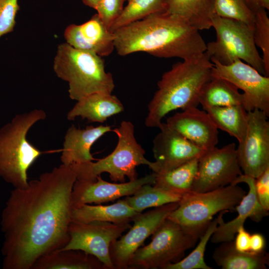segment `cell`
<instances>
[{
  "mask_svg": "<svg viewBox=\"0 0 269 269\" xmlns=\"http://www.w3.org/2000/svg\"><path fill=\"white\" fill-rule=\"evenodd\" d=\"M124 110L122 103L112 93H95L77 101L67 113V119L72 121L79 117L89 122L103 123Z\"/></svg>",
  "mask_w": 269,
  "mask_h": 269,
  "instance_id": "obj_21",
  "label": "cell"
},
{
  "mask_svg": "<svg viewBox=\"0 0 269 269\" xmlns=\"http://www.w3.org/2000/svg\"><path fill=\"white\" fill-rule=\"evenodd\" d=\"M19 9L18 0H0V38L13 30Z\"/></svg>",
  "mask_w": 269,
  "mask_h": 269,
  "instance_id": "obj_35",
  "label": "cell"
},
{
  "mask_svg": "<svg viewBox=\"0 0 269 269\" xmlns=\"http://www.w3.org/2000/svg\"><path fill=\"white\" fill-rule=\"evenodd\" d=\"M246 192L237 184H230L204 192L190 191L183 195L167 218L187 232L200 237L218 213L233 212Z\"/></svg>",
  "mask_w": 269,
  "mask_h": 269,
  "instance_id": "obj_7",
  "label": "cell"
},
{
  "mask_svg": "<svg viewBox=\"0 0 269 269\" xmlns=\"http://www.w3.org/2000/svg\"><path fill=\"white\" fill-rule=\"evenodd\" d=\"M205 111L218 129L235 137L238 142L244 139L247 128V111L242 106L214 107Z\"/></svg>",
  "mask_w": 269,
  "mask_h": 269,
  "instance_id": "obj_27",
  "label": "cell"
},
{
  "mask_svg": "<svg viewBox=\"0 0 269 269\" xmlns=\"http://www.w3.org/2000/svg\"><path fill=\"white\" fill-rule=\"evenodd\" d=\"M199 158L190 160L171 170L155 173L153 186L183 196L191 190Z\"/></svg>",
  "mask_w": 269,
  "mask_h": 269,
  "instance_id": "obj_28",
  "label": "cell"
},
{
  "mask_svg": "<svg viewBox=\"0 0 269 269\" xmlns=\"http://www.w3.org/2000/svg\"><path fill=\"white\" fill-rule=\"evenodd\" d=\"M215 14L227 18L242 21L253 26L254 12L245 0H214Z\"/></svg>",
  "mask_w": 269,
  "mask_h": 269,
  "instance_id": "obj_33",
  "label": "cell"
},
{
  "mask_svg": "<svg viewBox=\"0 0 269 269\" xmlns=\"http://www.w3.org/2000/svg\"><path fill=\"white\" fill-rule=\"evenodd\" d=\"M156 174L153 172L127 182L111 183L98 176L95 181L75 182L71 194L72 208L85 204H101L113 202L123 197L133 195L144 184L153 185Z\"/></svg>",
  "mask_w": 269,
  "mask_h": 269,
  "instance_id": "obj_16",
  "label": "cell"
},
{
  "mask_svg": "<svg viewBox=\"0 0 269 269\" xmlns=\"http://www.w3.org/2000/svg\"><path fill=\"white\" fill-rule=\"evenodd\" d=\"M164 11L182 18L198 30L212 27L214 0H163Z\"/></svg>",
  "mask_w": 269,
  "mask_h": 269,
  "instance_id": "obj_24",
  "label": "cell"
},
{
  "mask_svg": "<svg viewBox=\"0 0 269 269\" xmlns=\"http://www.w3.org/2000/svg\"><path fill=\"white\" fill-rule=\"evenodd\" d=\"M236 144L230 143L206 151L199 158L191 191L204 192L233 184L242 174Z\"/></svg>",
  "mask_w": 269,
  "mask_h": 269,
  "instance_id": "obj_12",
  "label": "cell"
},
{
  "mask_svg": "<svg viewBox=\"0 0 269 269\" xmlns=\"http://www.w3.org/2000/svg\"><path fill=\"white\" fill-rule=\"evenodd\" d=\"M253 12L254 39L256 46L259 47L263 52L266 75L269 77V18L265 8H259Z\"/></svg>",
  "mask_w": 269,
  "mask_h": 269,
  "instance_id": "obj_32",
  "label": "cell"
},
{
  "mask_svg": "<svg viewBox=\"0 0 269 269\" xmlns=\"http://www.w3.org/2000/svg\"><path fill=\"white\" fill-rule=\"evenodd\" d=\"M151 235V241L133 254L129 269H163L182 259L199 238L167 218Z\"/></svg>",
  "mask_w": 269,
  "mask_h": 269,
  "instance_id": "obj_9",
  "label": "cell"
},
{
  "mask_svg": "<svg viewBox=\"0 0 269 269\" xmlns=\"http://www.w3.org/2000/svg\"><path fill=\"white\" fill-rule=\"evenodd\" d=\"M178 205V202L170 203L134 216L129 231L110 245V257L114 269H128L133 254Z\"/></svg>",
  "mask_w": 269,
  "mask_h": 269,
  "instance_id": "obj_11",
  "label": "cell"
},
{
  "mask_svg": "<svg viewBox=\"0 0 269 269\" xmlns=\"http://www.w3.org/2000/svg\"><path fill=\"white\" fill-rule=\"evenodd\" d=\"M140 213L135 211L124 199L108 205L82 204L72 209V221L87 223L93 221L114 224L128 223Z\"/></svg>",
  "mask_w": 269,
  "mask_h": 269,
  "instance_id": "obj_22",
  "label": "cell"
},
{
  "mask_svg": "<svg viewBox=\"0 0 269 269\" xmlns=\"http://www.w3.org/2000/svg\"><path fill=\"white\" fill-rule=\"evenodd\" d=\"M96 257L78 250L58 249L39 258L31 269H102Z\"/></svg>",
  "mask_w": 269,
  "mask_h": 269,
  "instance_id": "obj_25",
  "label": "cell"
},
{
  "mask_svg": "<svg viewBox=\"0 0 269 269\" xmlns=\"http://www.w3.org/2000/svg\"><path fill=\"white\" fill-rule=\"evenodd\" d=\"M100 0H82L83 2L87 6L96 9Z\"/></svg>",
  "mask_w": 269,
  "mask_h": 269,
  "instance_id": "obj_40",
  "label": "cell"
},
{
  "mask_svg": "<svg viewBox=\"0 0 269 269\" xmlns=\"http://www.w3.org/2000/svg\"><path fill=\"white\" fill-rule=\"evenodd\" d=\"M113 131L118 137V142L112 153L95 162L70 165L77 180L95 181L98 176L107 172L112 181L125 182L126 177L129 181L138 178L137 166L150 167L152 162L145 158V150L135 138L134 126L131 122L122 121Z\"/></svg>",
  "mask_w": 269,
  "mask_h": 269,
  "instance_id": "obj_6",
  "label": "cell"
},
{
  "mask_svg": "<svg viewBox=\"0 0 269 269\" xmlns=\"http://www.w3.org/2000/svg\"><path fill=\"white\" fill-rule=\"evenodd\" d=\"M199 103L204 110L214 107L242 106L247 112L251 111L243 93H240L236 86L212 76L202 87Z\"/></svg>",
  "mask_w": 269,
  "mask_h": 269,
  "instance_id": "obj_23",
  "label": "cell"
},
{
  "mask_svg": "<svg viewBox=\"0 0 269 269\" xmlns=\"http://www.w3.org/2000/svg\"><path fill=\"white\" fill-rule=\"evenodd\" d=\"M127 5L110 30H116L152 14L164 11L163 0H128Z\"/></svg>",
  "mask_w": 269,
  "mask_h": 269,
  "instance_id": "obj_30",
  "label": "cell"
},
{
  "mask_svg": "<svg viewBox=\"0 0 269 269\" xmlns=\"http://www.w3.org/2000/svg\"><path fill=\"white\" fill-rule=\"evenodd\" d=\"M76 180L71 166L62 164L11 191L1 217L3 269H31L39 258L66 245Z\"/></svg>",
  "mask_w": 269,
  "mask_h": 269,
  "instance_id": "obj_1",
  "label": "cell"
},
{
  "mask_svg": "<svg viewBox=\"0 0 269 269\" xmlns=\"http://www.w3.org/2000/svg\"></svg>",
  "mask_w": 269,
  "mask_h": 269,
  "instance_id": "obj_41",
  "label": "cell"
},
{
  "mask_svg": "<svg viewBox=\"0 0 269 269\" xmlns=\"http://www.w3.org/2000/svg\"><path fill=\"white\" fill-rule=\"evenodd\" d=\"M212 62V77L227 80L243 90L250 111L257 109L269 116V77L241 60L228 65Z\"/></svg>",
  "mask_w": 269,
  "mask_h": 269,
  "instance_id": "obj_14",
  "label": "cell"
},
{
  "mask_svg": "<svg viewBox=\"0 0 269 269\" xmlns=\"http://www.w3.org/2000/svg\"><path fill=\"white\" fill-rule=\"evenodd\" d=\"M218 224V217L212 220L208 225L206 230L199 237L200 241L187 257L180 261L169 264L163 269H212L204 261V253L206 246L215 231Z\"/></svg>",
  "mask_w": 269,
  "mask_h": 269,
  "instance_id": "obj_31",
  "label": "cell"
},
{
  "mask_svg": "<svg viewBox=\"0 0 269 269\" xmlns=\"http://www.w3.org/2000/svg\"><path fill=\"white\" fill-rule=\"evenodd\" d=\"M64 36L66 43L71 46L101 57L110 55L115 49L113 33L97 13L81 24L68 26Z\"/></svg>",
  "mask_w": 269,
  "mask_h": 269,
  "instance_id": "obj_19",
  "label": "cell"
},
{
  "mask_svg": "<svg viewBox=\"0 0 269 269\" xmlns=\"http://www.w3.org/2000/svg\"><path fill=\"white\" fill-rule=\"evenodd\" d=\"M53 67L56 75L68 82L69 96L73 100L95 93H112L115 88L113 76L106 71L102 57L66 42L58 46Z\"/></svg>",
  "mask_w": 269,
  "mask_h": 269,
  "instance_id": "obj_5",
  "label": "cell"
},
{
  "mask_svg": "<svg viewBox=\"0 0 269 269\" xmlns=\"http://www.w3.org/2000/svg\"><path fill=\"white\" fill-rule=\"evenodd\" d=\"M131 226L130 223L93 221L82 223L71 221L69 241L61 249L81 250L96 257L105 269H114L110 257V245Z\"/></svg>",
  "mask_w": 269,
  "mask_h": 269,
  "instance_id": "obj_10",
  "label": "cell"
},
{
  "mask_svg": "<svg viewBox=\"0 0 269 269\" xmlns=\"http://www.w3.org/2000/svg\"><path fill=\"white\" fill-rule=\"evenodd\" d=\"M255 190L257 199L261 206L269 211V167L255 178Z\"/></svg>",
  "mask_w": 269,
  "mask_h": 269,
  "instance_id": "obj_36",
  "label": "cell"
},
{
  "mask_svg": "<svg viewBox=\"0 0 269 269\" xmlns=\"http://www.w3.org/2000/svg\"><path fill=\"white\" fill-rule=\"evenodd\" d=\"M113 131L110 126H87L84 129L72 125L67 130L60 157L66 165L88 163L95 160L91 153L92 145L101 136Z\"/></svg>",
  "mask_w": 269,
  "mask_h": 269,
  "instance_id": "obj_20",
  "label": "cell"
},
{
  "mask_svg": "<svg viewBox=\"0 0 269 269\" xmlns=\"http://www.w3.org/2000/svg\"><path fill=\"white\" fill-rule=\"evenodd\" d=\"M46 118L43 110L34 109L16 115L0 128V177L14 188L28 186V169L42 154L27 140V134L35 124Z\"/></svg>",
  "mask_w": 269,
  "mask_h": 269,
  "instance_id": "obj_4",
  "label": "cell"
},
{
  "mask_svg": "<svg viewBox=\"0 0 269 269\" xmlns=\"http://www.w3.org/2000/svg\"><path fill=\"white\" fill-rule=\"evenodd\" d=\"M212 27L216 31V39L206 44L205 51L211 62L228 65L241 60L266 76L262 57L255 43L253 26L215 14Z\"/></svg>",
  "mask_w": 269,
  "mask_h": 269,
  "instance_id": "obj_8",
  "label": "cell"
},
{
  "mask_svg": "<svg viewBox=\"0 0 269 269\" xmlns=\"http://www.w3.org/2000/svg\"><path fill=\"white\" fill-rule=\"evenodd\" d=\"M241 182L246 183L249 190L235 207L238 216L233 220L226 223L223 217L224 214L227 212L223 211L219 212L217 227L210 239L213 243L218 244L234 240L238 229L244 226L247 218H249L258 223L269 215V211L261 206L257 199L255 185V178L242 174L237 177L233 184H238Z\"/></svg>",
  "mask_w": 269,
  "mask_h": 269,
  "instance_id": "obj_18",
  "label": "cell"
},
{
  "mask_svg": "<svg viewBox=\"0 0 269 269\" xmlns=\"http://www.w3.org/2000/svg\"><path fill=\"white\" fill-rule=\"evenodd\" d=\"M250 8L253 11L263 8L269 9V0H245Z\"/></svg>",
  "mask_w": 269,
  "mask_h": 269,
  "instance_id": "obj_39",
  "label": "cell"
},
{
  "mask_svg": "<svg viewBox=\"0 0 269 269\" xmlns=\"http://www.w3.org/2000/svg\"><path fill=\"white\" fill-rule=\"evenodd\" d=\"M251 234L244 226L240 227L235 236L234 246L236 250L242 252H250Z\"/></svg>",
  "mask_w": 269,
  "mask_h": 269,
  "instance_id": "obj_37",
  "label": "cell"
},
{
  "mask_svg": "<svg viewBox=\"0 0 269 269\" xmlns=\"http://www.w3.org/2000/svg\"><path fill=\"white\" fill-rule=\"evenodd\" d=\"M165 123L205 151L218 143V129L207 112L197 107L176 113L167 118Z\"/></svg>",
  "mask_w": 269,
  "mask_h": 269,
  "instance_id": "obj_17",
  "label": "cell"
},
{
  "mask_svg": "<svg viewBox=\"0 0 269 269\" xmlns=\"http://www.w3.org/2000/svg\"><path fill=\"white\" fill-rule=\"evenodd\" d=\"M199 31L180 17L163 11L113 33L115 49L121 56L144 52L159 58L185 60L206 51V44Z\"/></svg>",
  "mask_w": 269,
  "mask_h": 269,
  "instance_id": "obj_2",
  "label": "cell"
},
{
  "mask_svg": "<svg viewBox=\"0 0 269 269\" xmlns=\"http://www.w3.org/2000/svg\"><path fill=\"white\" fill-rule=\"evenodd\" d=\"M212 67L213 63L205 52L174 64L164 73L147 105L146 127L158 128L169 112L197 107L201 90L211 78Z\"/></svg>",
  "mask_w": 269,
  "mask_h": 269,
  "instance_id": "obj_3",
  "label": "cell"
},
{
  "mask_svg": "<svg viewBox=\"0 0 269 269\" xmlns=\"http://www.w3.org/2000/svg\"><path fill=\"white\" fill-rule=\"evenodd\" d=\"M266 240L264 236L260 233L251 235L250 252L260 253L265 251Z\"/></svg>",
  "mask_w": 269,
  "mask_h": 269,
  "instance_id": "obj_38",
  "label": "cell"
},
{
  "mask_svg": "<svg viewBox=\"0 0 269 269\" xmlns=\"http://www.w3.org/2000/svg\"><path fill=\"white\" fill-rule=\"evenodd\" d=\"M153 140L155 161L149 167L153 172H165L190 160L199 158L205 152L175 131L162 123Z\"/></svg>",
  "mask_w": 269,
  "mask_h": 269,
  "instance_id": "obj_15",
  "label": "cell"
},
{
  "mask_svg": "<svg viewBox=\"0 0 269 269\" xmlns=\"http://www.w3.org/2000/svg\"><path fill=\"white\" fill-rule=\"evenodd\" d=\"M127 0H100L96 10L104 24L109 29L121 15Z\"/></svg>",
  "mask_w": 269,
  "mask_h": 269,
  "instance_id": "obj_34",
  "label": "cell"
},
{
  "mask_svg": "<svg viewBox=\"0 0 269 269\" xmlns=\"http://www.w3.org/2000/svg\"><path fill=\"white\" fill-rule=\"evenodd\" d=\"M182 197L147 184L142 185L133 195L126 196L124 199L135 211L141 213L149 208L179 202Z\"/></svg>",
  "mask_w": 269,
  "mask_h": 269,
  "instance_id": "obj_29",
  "label": "cell"
},
{
  "mask_svg": "<svg viewBox=\"0 0 269 269\" xmlns=\"http://www.w3.org/2000/svg\"><path fill=\"white\" fill-rule=\"evenodd\" d=\"M268 117L257 109L248 112L246 133L236 148L239 164L244 174L255 178L269 167Z\"/></svg>",
  "mask_w": 269,
  "mask_h": 269,
  "instance_id": "obj_13",
  "label": "cell"
},
{
  "mask_svg": "<svg viewBox=\"0 0 269 269\" xmlns=\"http://www.w3.org/2000/svg\"><path fill=\"white\" fill-rule=\"evenodd\" d=\"M213 258L222 269H267L269 254L242 252L236 249L234 240L224 242L215 250Z\"/></svg>",
  "mask_w": 269,
  "mask_h": 269,
  "instance_id": "obj_26",
  "label": "cell"
}]
</instances>
